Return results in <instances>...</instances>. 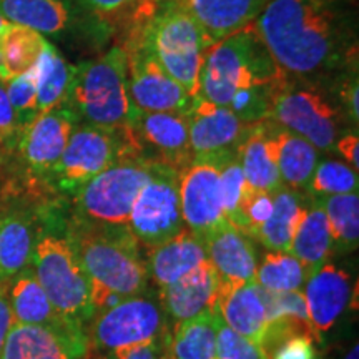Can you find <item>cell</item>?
I'll use <instances>...</instances> for the list:
<instances>
[{
  "mask_svg": "<svg viewBox=\"0 0 359 359\" xmlns=\"http://www.w3.org/2000/svg\"><path fill=\"white\" fill-rule=\"evenodd\" d=\"M253 25L286 77L313 82L358 65L353 0H268Z\"/></svg>",
  "mask_w": 359,
  "mask_h": 359,
  "instance_id": "obj_1",
  "label": "cell"
},
{
  "mask_svg": "<svg viewBox=\"0 0 359 359\" xmlns=\"http://www.w3.org/2000/svg\"><path fill=\"white\" fill-rule=\"evenodd\" d=\"M75 253L88 281L123 298L142 296L148 290L147 258L127 224H105L75 217L67 226Z\"/></svg>",
  "mask_w": 359,
  "mask_h": 359,
  "instance_id": "obj_2",
  "label": "cell"
},
{
  "mask_svg": "<svg viewBox=\"0 0 359 359\" xmlns=\"http://www.w3.org/2000/svg\"><path fill=\"white\" fill-rule=\"evenodd\" d=\"M285 79L286 75L251 24L206 48L200 69L198 95L228 107L236 92L278 87Z\"/></svg>",
  "mask_w": 359,
  "mask_h": 359,
  "instance_id": "obj_3",
  "label": "cell"
},
{
  "mask_svg": "<svg viewBox=\"0 0 359 359\" xmlns=\"http://www.w3.org/2000/svg\"><path fill=\"white\" fill-rule=\"evenodd\" d=\"M127 35L140 40L187 93L198 95L201 60L208 45L182 0H155L150 11L127 30Z\"/></svg>",
  "mask_w": 359,
  "mask_h": 359,
  "instance_id": "obj_4",
  "label": "cell"
},
{
  "mask_svg": "<svg viewBox=\"0 0 359 359\" xmlns=\"http://www.w3.org/2000/svg\"><path fill=\"white\" fill-rule=\"evenodd\" d=\"M79 122L118 130L137 114L128 95V62L122 45L74 65L64 105Z\"/></svg>",
  "mask_w": 359,
  "mask_h": 359,
  "instance_id": "obj_5",
  "label": "cell"
},
{
  "mask_svg": "<svg viewBox=\"0 0 359 359\" xmlns=\"http://www.w3.org/2000/svg\"><path fill=\"white\" fill-rule=\"evenodd\" d=\"M30 266L57 313L83 330L85 323L93 318L90 281L72 246L67 226L50 223L40 228Z\"/></svg>",
  "mask_w": 359,
  "mask_h": 359,
  "instance_id": "obj_6",
  "label": "cell"
},
{
  "mask_svg": "<svg viewBox=\"0 0 359 359\" xmlns=\"http://www.w3.org/2000/svg\"><path fill=\"white\" fill-rule=\"evenodd\" d=\"M160 165L130 154L88 180L77 195V217L105 224H127L135 198Z\"/></svg>",
  "mask_w": 359,
  "mask_h": 359,
  "instance_id": "obj_7",
  "label": "cell"
},
{
  "mask_svg": "<svg viewBox=\"0 0 359 359\" xmlns=\"http://www.w3.org/2000/svg\"><path fill=\"white\" fill-rule=\"evenodd\" d=\"M130 154L138 155L130 125L110 130L82 123L74 128L64 154L48 177L62 191L77 193L88 180Z\"/></svg>",
  "mask_w": 359,
  "mask_h": 359,
  "instance_id": "obj_8",
  "label": "cell"
},
{
  "mask_svg": "<svg viewBox=\"0 0 359 359\" xmlns=\"http://www.w3.org/2000/svg\"><path fill=\"white\" fill-rule=\"evenodd\" d=\"M290 79L273 95L269 120L303 137L316 150H331L339 137V110L313 82Z\"/></svg>",
  "mask_w": 359,
  "mask_h": 359,
  "instance_id": "obj_9",
  "label": "cell"
},
{
  "mask_svg": "<svg viewBox=\"0 0 359 359\" xmlns=\"http://www.w3.org/2000/svg\"><path fill=\"white\" fill-rule=\"evenodd\" d=\"M167 314L145 294L125 298L92 318L93 346L114 353L167 338Z\"/></svg>",
  "mask_w": 359,
  "mask_h": 359,
  "instance_id": "obj_10",
  "label": "cell"
},
{
  "mask_svg": "<svg viewBox=\"0 0 359 359\" xmlns=\"http://www.w3.org/2000/svg\"><path fill=\"white\" fill-rule=\"evenodd\" d=\"M127 226L135 240L148 250L165 243L185 228L177 170L160 165L135 198Z\"/></svg>",
  "mask_w": 359,
  "mask_h": 359,
  "instance_id": "obj_11",
  "label": "cell"
},
{
  "mask_svg": "<svg viewBox=\"0 0 359 359\" xmlns=\"http://www.w3.org/2000/svg\"><path fill=\"white\" fill-rule=\"evenodd\" d=\"M236 151V150H233ZM226 154L205 158H193L190 165L178 172V193L183 223L188 230L205 238L226 222L219 193V170Z\"/></svg>",
  "mask_w": 359,
  "mask_h": 359,
  "instance_id": "obj_12",
  "label": "cell"
},
{
  "mask_svg": "<svg viewBox=\"0 0 359 359\" xmlns=\"http://www.w3.org/2000/svg\"><path fill=\"white\" fill-rule=\"evenodd\" d=\"M128 62V95L135 111H188L193 100L158 65L140 40L127 35L122 45Z\"/></svg>",
  "mask_w": 359,
  "mask_h": 359,
  "instance_id": "obj_13",
  "label": "cell"
},
{
  "mask_svg": "<svg viewBox=\"0 0 359 359\" xmlns=\"http://www.w3.org/2000/svg\"><path fill=\"white\" fill-rule=\"evenodd\" d=\"M130 132L137 151L143 145L150 148L154 163L180 172L193 161L188 111H137L130 122Z\"/></svg>",
  "mask_w": 359,
  "mask_h": 359,
  "instance_id": "obj_14",
  "label": "cell"
},
{
  "mask_svg": "<svg viewBox=\"0 0 359 359\" xmlns=\"http://www.w3.org/2000/svg\"><path fill=\"white\" fill-rule=\"evenodd\" d=\"M248 125L228 107L217 105L200 95L188 110V132L193 158H205L236 150Z\"/></svg>",
  "mask_w": 359,
  "mask_h": 359,
  "instance_id": "obj_15",
  "label": "cell"
},
{
  "mask_svg": "<svg viewBox=\"0 0 359 359\" xmlns=\"http://www.w3.org/2000/svg\"><path fill=\"white\" fill-rule=\"evenodd\" d=\"M79 118L67 107L40 114L19 135V148L25 163L35 173L48 175L64 154Z\"/></svg>",
  "mask_w": 359,
  "mask_h": 359,
  "instance_id": "obj_16",
  "label": "cell"
},
{
  "mask_svg": "<svg viewBox=\"0 0 359 359\" xmlns=\"http://www.w3.org/2000/svg\"><path fill=\"white\" fill-rule=\"evenodd\" d=\"M203 240L208 262L217 271L222 290L257 283V248L250 236L233 224L224 223Z\"/></svg>",
  "mask_w": 359,
  "mask_h": 359,
  "instance_id": "obj_17",
  "label": "cell"
},
{
  "mask_svg": "<svg viewBox=\"0 0 359 359\" xmlns=\"http://www.w3.org/2000/svg\"><path fill=\"white\" fill-rule=\"evenodd\" d=\"M222 283L212 263L206 262L172 285L160 288V306L175 323L191 320L217 308Z\"/></svg>",
  "mask_w": 359,
  "mask_h": 359,
  "instance_id": "obj_18",
  "label": "cell"
},
{
  "mask_svg": "<svg viewBox=\"0 0 359 359\" xmlns=\"http://www.w3.org/2000/svg\"><path fill=\"white\" fill-rule=\"evenodd\" d=\"M309 321L318 341L330 331L351 299V280L343 269L334 264H323L304 285Z\"/></svg>",
  "mask_w": 359,
  "mask_h": 359,
  "instance_id": "obj_19",
  "label": "cell"
},
{
  "mask_svg": "<svg viewBox=\"0 0 359 359\" xmlns=\"http://www.w3.org/2000/svg\"><path fill=\"white\" fill-rule=\"evenodd\" d=\"M87 339L43 326L13 323L0 359H82Z\"/></svg>",
  "mask_w": 359,
  "mask_h": 359,
  "instance_id": "obj_20",
  "label": "cell"
},
{
  "mask_svg": "<svg viewBox=\"0 0 359 359\" xmlns=\"http://www.w3.org/2000/svg\"><path fill=\"white\" fill-rule=\"evenodd\" d=\"M8 299L13 314V321L19 325L43 326L62 333L85 338L82 327L72 325L62 314L57 313L53 304L35 276L32 266H27L8 285Z\"/></svg>",
  "mask_w": 359,
  "mask_h": 359,
  "instance_id": "obj_21",
  "label": "cell"
},
{
  "mask_svg": "<svg viewBox=\"0 0 359 359\" xmlns=\"http://www.w3.org/2000/svg\"><path fill=\"white\" fill-rule=\"evenodd\" d=\"M182 4L210 47L253 24L268 0H182Z\"/></svg>",
  "mask_w": 359,
  "mask_h": 359,
  "instance_id": "obj_22",
  "label": "cell"
},
{
  "mask_svg": "<svg viewBox=\"0 0 359 359\" xmlns=\"http://www.w3.org/2000/svg\"><path fill=\"white\" fill-rule=\"evenodd\" d=\"M208 262L205 240L185 226L168 241L150 250L147 257L148 278L158 288L172 285L187 273Z\"/></svg>",
  "mask_w": 359,
  "mask_h": 359,
  "instance_id": "obj_23",
  "label": "cell"
},
{
  "mask_svg": "<svg viewBox=\"0 0 359 359\" xmlns=\"http://www.w3.org/2000/svg\"><path fill=\"white\" fill-rule=\"evenodd\" d=\"M264 127L281 182L294 191L308 190L318 165L316 148L303 137L280 127L273 120H264Z\"/></svg>",
  "mask_w": 359,
  "mask_h": 359,
  "instance_id": "obj_24",
  "label": "cell"
},
{
  "mask_svg": "<svg viewBox=\"0 0 359 359\" xmlns=\"http://www.w3.org/2000/svg\"><path fill=\"white\" fill-rule=\"evenodd\" d=\"M0 13L11 24L29 27L43 37L69 32L83 15L72 0H0Z\"/></svg>",
  "mask_w": 359,
  "mask_h": 359,
  "instance_id": "obj_25",
  "label": "cell"
},
{
  "mask_svg": "<svg viewBox=\"0 0 359 359\" xmlns=\"http://www.w3.org/2000/svg\"><path fill=\"white\" fill-rule=\"evenodd\" d=\"M224 325L253 343L262 344L268 330L266 309L257 283L222 290L217 308Z\"/></svg>",
  "mask_w": 359,
  "mask_h": 359,
  "instance_id": "obj_26",
  "label": "cell"
},
{
  "mask_svg": "<svg viewBox=\"0 0 359 359\" xmlns=\"http://www.w3.org/2000/svg\"><path fill=\"white\" fill-rule=\"evenodd\" d=\"M236 156L243 170L246 185L251 190L275 193L283 187L275 156L263 122L250 123L236 147Z\"/></svg>",
  "mask_w": 359,
  "mask_h": 359,
  "instance_id": "obj_27",
  "label": "cell"
},
{
  "mask_svg": "<svg viewBox=\"0 0 359 359\" xmlns=\"http://www.w3.org/2000/svg\"><path fill=\"white\" fill-rule=\"evenodd\" d=\"M331 246L333 241L330 235V224L321 200H308L302 208V217L294 230L290 253L303 263L311 278L323 264H326Z\"/></svg>",
  "mask_w": 359,
  "mask_h": 359,
  "instance_id": "obj_28",
  "label": "cell"
},
{
  "mask_svg": "<svg viewBox=\"0 0 359 359\" xmlns=\"http://www.w3.org/2000/svg\"><path fill=\"white\" fill-rule=\"evenodd\" d=\"M35 236L32 219L25 213H0V283H11L30 266Z\"/></svg>",
  "mask_w": 359,
  "mask_h": 359,
  "instance_id": "obj_29",
  "label": "cell"
},
{
  "mask_svg": "<svg viewBox=\"0 0 359 359\" xmlns=\"http://www.w3.org/2000/svg\"><path fill=\"white\" fill-rule=\"evenodd\" d=\"M165 349L172 359H217V311L175 323Z\"/></svg>",
  "mask_w": 359,
  "mask_h": 359,
  "instance_id": "obj_30",
  "label": "cell"
},
{
  "mask_svg": "<svg viewBox=\"0 0 359 359\" xmlns=\"http://www.w3.org/2000/svg\"><path fill=\"white\" fill-rule=\"evenodd\" d=\"M303 198L299 191L283 185L280 190L273 193V212L253 235L269 251H288L299 217H302Z\"/></svg>",
  "mask_w": 359,
  "mask_h": 359,
  "instance_id": "obj_31",
  "label": "cell"
},
{
  "mask_svg": "<svg viewBox=\"0 0 359 359\" xmlns=\"http://www.w3.org/2000/svg\"><path fill=\"white\" fill-rule=\"evenodd\" d=\"M47 39L29 27L8 24L0 35V80L8 82L13 77L32 70L43 52Z\"/></svg>",
  "mask_w": 359,
  "mask_h": 359,
  "instance_id": "obj_32",
  "label": "cell"
},
{
  "mask_svg": "<svg viewBox=\"0 0 359 359\" xmlns=\"http://www.w3.org/2000/svg\"><path fill=\"white\" fill-rule=\"evenodd\" d=\"M72 70L74 65H70L50 42L45 43L43 52L32 69L39 115L64 105L72 82Z\"/></svg>",
  "mask_w": 359,
  "mask_h": 359,
  "instance_id": "obj_33",
  "label": "cell"
},
{
  "mask_svg": "<svg viewBox=\"0 0 359 359\" xmlns=\"http://www.w3.org/2000/svg\"><path fill=\"white\" fill-rule=\"evenodd\" d=\"M100 32L122 27L125 32L150 11L155 0H72Z\"/></svg>",
  "mask_w": 359,
  "mask_h": 359,
  "instance_id": "obj_34",
  "label": "cell"
},
{
  "mask_svg": "<svg viewBox=\"0 0 359 359\" xmlns=\"http://www.w3.org/2000/svg\"><path fill=\"white\" fill-rule=\"evenodd\" d=\"M330 224L331 241L338 250L351 251L359 243V195L344 193L320 198Z\"/></svg>",
  "mask_w": 359,
  "mask_h": 359,
  "instance_id": "obj_35",
  "label": "cell"
},
{
  "mask_svg": "<svg viewBox=\"0 0 359 359\" xmlns=\"http://www.w3.org/2000/svg\"><path fill=\"white\" fill-rule=\"evenodd\" d=\"M308 280L306 268L288 251H269L257 269V285L273 293L302 291Z\"/></svg>",
  "mask_w": 359,
  "mask_h": 359,
  "instance_id": "obj_36",
  "label": "cell"
},
{
  "mask_svg": "<svg viewBox=\"0 0 359 359\" xmlns=\"http://www.w3.org/2000/svg\"><path fill=\"white\" fill-rule=\"evenodd\" d=\"M358 172L343 161L325 160L314 168L308 190L318 198H325L344 193H358Z\"/></svg>",
  "mask_w": 359,
  "mask_h": 359,
  "instance_id": "obj_37",
  "label": "cell"
},
{
  "mask_svg": "<svg viewBox=\"0 0 359 359\" xmlns=\"http://www.w3.org/2000/svg\"><path fill=\"white\" fill-rule=\"evenodd\" d=\"M248 190L246 180L241 170L240 160H238L236 151L226 156L223 161L222 170H219V193H222V208L226 222L235 224L240 212L241 200Z\"/></svg>",
  "mask_w": 359,
  "mask_h": 359,
  "instance_id": "obj_38",
  "label": "cell"
},
{
  "mask_svg": "<svg viewBox=\"0 0 359 359\" xmlns=\"http://www.w3.org/2000/svg\"><path fill=\"white\" fill-rule=\"evenodd\" d=\"M6 90L22 133L39 116L37 87H35L34 72L29 70L19 77L11 79L6 82Z\"/></svg>",
  "mask_w": 359,
  "mask_h": 359,
  "instance_id": "obj_39",
  "label": "cell"
},
{
  "mask_svg": "<svg viewBox=\"0 0 359 359\" xmlns=\"http://www.w3.org/2000/svg\"><path fill=\"white\" fill-rule=\"evenodd\" d=\"M217 359H268V356L262 344L253 343L224 325L217 311Z\"/></svg>",
  "mask_w": 359,
  "mask_h": 359,
  "instance_id": "obj_40",
  "label": "cell"
},
{
  "mask_svg": "<svg viewBox=\"0 0 359 359\" xmlns=\"http://www.w3.org/2000/svg\"><path fill=\"white\" fill-rule=\"evenodd\" d=\"M19 125H17L15 114L7 97L6 82L0 80V145H8V143L19 140Z\"/></svg>",
  "mask_w": 359,
  "mask_h": 359,
  "instance_id": "obj_41",
  "label": "cell"
},
{
  "mask_svg": "<svg viewBox=\"0 0 359 359\" xmlns=\"http://www.w3.org/2000/svg\"><path fill=\"white\" fill-rule=\"evenodd\" d=\"M273 359H316L313 339L303 334L291 336L273 351Z\"/></svg>",
  "mask_w": 359,
  "mask_h": 359,
  "instance_id": "obj_42",
  "label": "cell"
},
{
  "mask_svg": "<svg viewBox=\"0 0 359 359\" xmlns=\"http://www.w3.org/2000/svg\"><path fill=\"white\" fill-rule=\"evenodd\" d=\"M163 341H155V343L142 344V346H133L127 349H120V351L110 353L109 359H161L165 348Z\"/></svg>",
  "mask_w": 359,
  "mask_h": 359,
  "instance_id": "obj_43",
  "label": "cell"
},
{
  "mask_svg": "<svg viewBox=\"0 0 359 359\" xmlns=\"http://www.w3.org/2000/svg\"><path fill=\"white\" fill-rule=\"evenodd\" d=\"M341 103L344 105V110L349 116V120H353L354 125L359 122V85H358V74L354 72V75H349L346 82L341 87Z\"/></svg>",
  "mask_w": 359,
  "mask_h": 359,
  "instance_id": "obj_44",
  "label": "cell"
},
{
  "mask_svg": "<svg viewBox=\"0 0 359 359\" xmlns=\"http://www.w3.org/2000/svg\"><path fill=\"white\" fill-rule=\"evenodd\" d=\"M334 150L346 160V165H349L354 172L359 170V137L356 132H348L343 137H338L334 142Z\"/></svg>",
  "mask_w": 359,
  "mask_h": 359,
  "instance_id": "obj_45",
  "label": "cell"
},
{
  "mask_svg": "<svg viewBox=\"0 0 359 359\" xmlns=\"http://www.w3.org/2000/svg\"><path fill=\"white\" fill-rule=\"evenodd\" d=\"M8 285L11 283H0V353H2L7 336L11 333V327L15 323L13 321L11 299H8Z\"/></svg>",
  "mask_w": 359,
  "mask_h": 359,
  "instance_id": "obj_46",
  "label": "cell"
},
{
  "mask_svg": "<svg viewBox=\"0 0 359 359\" xmlns=\"http://www.w3.org/2000/svg\"><path fill=\"white\" fill-rule=\"evenodd\" d=\"M344 359H359V346L358 344H354V346L349 349V353L346 354V358Z\"/></svg>",
  "mask_w": 359,
  "mask_h": 359,
  "instance_id": "obj_47",
  "label": "cell"
},
{
  "mask_svg": "<svg viewBox=\"0 0 359 359\" xmlns=\"http://www.w3.org/2000/svg\"><path fill=\"white\" fill-rule=\"evenodd\" d=\"M8 24H11V22H7V20L4 19V17H2V13H0V35H2L4 30L7 29V25H8Z\"/></svg>",
  "mask_w": 359,
  "mask_h": 359,
  "instance_id": "obj_48",
  "label": "cell"
},
{
  "mask_svg": "<svg viewBox=\"0 0 359 359\" xmlns=\"http://www.w3.org/2000/svg\"><path fill=\"white\" fill-rule=\"evenodd\" d=\"M161 359H172V358H170V356H168L167 349H165V348H163V354H161Z\"/></svg>",
  "mask_w": 359,
  "mask_h": 359,
  "instance_id": "obj_49",
  "label": "cell"
}]
</instances>
